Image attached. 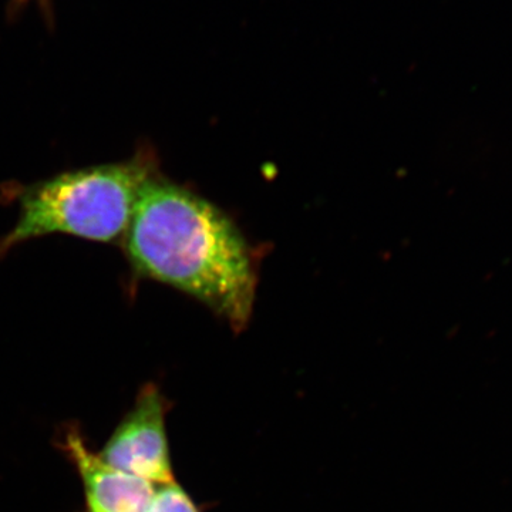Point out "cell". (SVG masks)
<instances>
[{"mask_svg":"<svg viewBox=\"0 0 512 512\" xmlns=\"http://www.w3.org/2000/svg\"><path fill=\"white\" fill-rule=\"evenodd\" d=\"M154 174L151 158L136 156L67 171L29 185L20 194L15 227L0 239V255L30 239L52 234L121 244L141 188Z\"/></svg>","mask_w":512,"mask_h":512,"instance_id":"2","label":"cell"},{"mask_svg":"<svg viewBox=\"0 0 512 512\" xmlns=\"http://www.w3.org/2000/svg\"><path fill=\"white\" fill-rule=\"evenodd\" d=\"M67 448L82 476L89 512H150L156 484L104 463L77 434H69Z\"/></svg>","mask_w":512,"mask_h":512,"instance_id":"4","label":"cell"},{"mask_svg":"<svg viewBox=\"0 0 512 512\" xmlns=\"http://www.w3.org/2000/svg\"><path fill=\"white\" fill-rule=\"evenodd\" d=\"M104 463L153 484L173 483L164 429V402L156 387H144L136 406L100 454Z\"/></svg>","mask_w":512,"mask_h":512,"instance_id":"3","label":"cell"},{"mask_svg":"<svg viewBox=\"0 0 512 512\" xmlns=\"http://www.w3.org/2000/svg\"><path fill=\"white\" fill-rule=\"evenodd\" d=\"M29 5H36L42 12L43 18L47 23L55 22V10H53V0H9L8 15L10 18L18 15L20 10L28 8Z\"/></svg>","mask_w":512,"mask_h":512,"instance_id":"6","label":"cell"},{"mask_svg":"<svg viewBox=\"0 0 512 512\" xmlns=\"http://www.w3.org/2000/svg\"><path fill=\"white\" fill-rule=\"evenodd\" d=\"M137 278L187 293L242 328L251 316L255 271L237 227L180 185L148 178L123 242Z\"/></svg>","mask_w":512,"mask_h":512,"instance_id":"1","label":"cell"},{"mask_svg":"<svg viewBox=\"0 0 512 512\" xmlns=\"http://www.w3.org/2000/svg\"><path fill=\"white\" fill-rule=\"evenodd\" d=\"M150 512H198L190 497L177 484H157Z\"/></svg>","mask_w":512,"mask_h":512,"instance_id":"5","label":"cell"}]
</instances>
